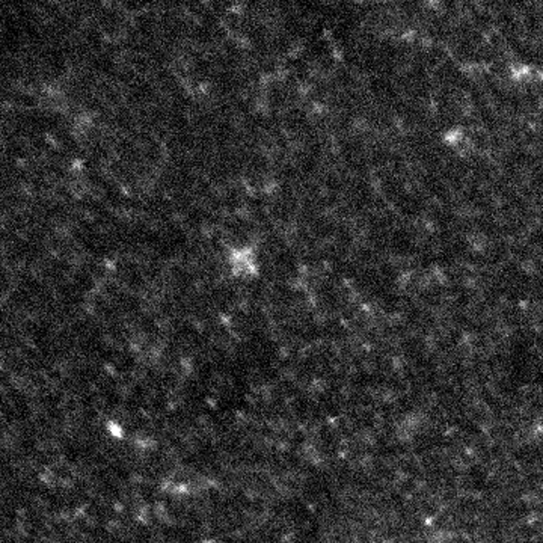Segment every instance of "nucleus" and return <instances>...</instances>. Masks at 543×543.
<instances>
[{
  "label": "nucleus",
  "instance_id": "nucleus-2",
  "mask_svg": "<svg viewBox=\"0 0 543 543\" xmlns=\"http://www.w3.org/2000/svg\"><path fill=\"white\" fill-rule=\"evenodd\" d=\"M420 160H421V156H420ZM420 160H418V169H420ZM418 169H417V178H418ZM415 187H417V180H415ZM414 199H415V189H414ZM412 211H414V202H412ZM410 227H412V216H410ZM410 234V228L409 231H406V236Z\"/></svg>",
  "mask_w": 543,
  "mask_h": 543
},
{
  "label": "nucleus",
  "instance_id": "nucleus-1",
  "mask_svg": "<svg viewBox=\"0 0 543 543\" xmlns=\"http://www.w3.org/2000/svg\"><path fill=\"white\" fill-rule=\"evenodd\" d=\"M217 261L222 276L236 282H252L264 275V255L252 240L227 243Z\"/></svg>",
  "mask_w": 543,
  "mask_h": 543
}]
</instances>
